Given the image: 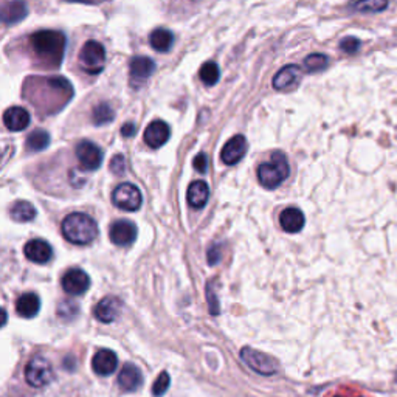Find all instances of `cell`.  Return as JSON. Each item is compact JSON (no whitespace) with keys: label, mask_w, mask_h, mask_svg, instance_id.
Returning a JSON list of instances; mask_svg holds the SVG:
<instances>
[{"label":"cell","mask_w":397,"mask_h":397,"mask_svg":"<svg viewBox=\"0 0 397 397\" xmlns=\"http://www.w3.org/2000/svg\"><path fill=\"white\" fill-rule=\"evenodd\" d=\"M241 359L244 364L252 369V371L258 374L273 376L278 373L277 360L253 348H244L241 351Z\"/></svg>","instance_id":"obj_7"},{"label":"cell","mask_w":397,"mask_h":397,"mask_svg":"<svg viewBox=\"0 0 397 397\" xmlns=\"http://www.w3.org/2000/svg\"><path fill=\"white\" fill-rule=\"evenodd\" d=\"M64 292L73 297L84 295L91 287V278L83 269H70L61 279Z\"/></svg>","instance_id":"obj_11"},{"label":"cell","mask_w":397,"mask_h":397,"mask_svg":"<svg viewBox=\"0 0 397 397\" xmlns=\"http://www.w3.org/2000/svg\"><path fill=\"white\" fill-rule=\"evenodd\" d=\"M219 259H220L219 245L210 247V250H208V264H210V266H215V264L219 262Z\"/></svg>","instance_id":"obj_37"},{"label":"cell","mask_w":397,"mask_h":397,"mask_svg":"<svg viewBox=\"0 0 397 397\" xmlns=\"http://www.w3.org/2000/svg\"><path fill=\"white\" fill-rule=\"evenodd\" d=\"M63 236L68 242L76 245H87L96 239L98 236V225L95 220L84 213L68 215L63 220Z\"/></svg>","instance_id":"obj_3"},{"label":"cell","mask_w":397,"mask_h":397,"mask_svg":"<svg viewBox=\"0 0 397 397\" xmlns=\"http://www.w3.org/2000/svg\"><path fill=\"white\" fill-rule=\"evenodd\" d=\"M187 199H188V204L192 208L196 210L204 208L210 199V187L204 180L192 182L188 188Z\"/></svg>","instance_id":"obj_22"},{"label":"cell","mask_w":397,"mask_h":397,"mask_svg":"<svg viewBox=\"0 0 397 397\" xmlns=\"http://www.w3.org/2000/svg\"><path fill=\"white\" fill-rule=\"evenodd\" d=\"M118 385L126 393L137 391L143 385V376H141L140 369L134 364H126L118 374Z\"/></svg>","instance_id":"obj_19"},{"label":"cell","mask_w":397,"mask_h":397,"mask_svg":"<svg viewBox=\"0 0 397 397\" xmlns=\"http://www.w3.org/2000/svg\"><path fill=\"white\" fill-rule=\"evenodd\" d=\"M10 215L16 222H31L36 217V208H34L30 202L19 200L13 205Z\"/></svg>","instance_id":"obj_26"},{"label":"cell","mask_w":397,"mask_h":397,"mask_svg":"<svg viewBox=\"0 0 397 397\" xmlns=\"http://www.w3.org/2000/svg\"><path fill=\"white\" fill-rule=\"evenodd\" d=\"M170 383H171V377L167 373H162L160 376L157 377V381L154 382V386H153V394L155 397H162L166 391H167V388H170Z\"/></svg>","instance_id":"obj_33"},{"label":"cell","mask_w":397,"mask_h":397,"mask_svg":"<svg viewBox=\"0 0 397 397\" xmlns=\"http://www.w3.org/2000/svg\"><path fill=\"white\" fill-rule=\"evenodd\" d=\"M199 76L202 79V83H204L205 86H215V84H217L219 78H220L219 66L216 63H213V61H210V63H205L204 66L200 67Z\"/></svg>","instance_id":"obj_29"},{"label":"cell","mask_w":397,"mask_h":397,"mask_svg":"<svg viewBox=\"0 0 397 397\" xmlns=\"http://www.w3.org/2000/svg\"><path fill=\"white\" fill-rule=\"evenodd\" d=\"M388 0H359L352 8L360 13H378L386 10Z\"/></svg>","instance_id":"obj_30"},{"label":"cell","mask_w":397,"mask_h":397,"mask_svg":"<svg viewBox=\"0 0 397 397\" xmlns=\"http://www.w3.org/2000/svg\"><path fill=\"white\" fill-rule=\"evenodd\" d=\"M279 224L281 228L287 233H298L303 230V227L306 224V219L301 210L298 208H286L279 215Z\"/></svg>","instance_id":"obj_20"},{"label":"cell","mask_w":397,"mask_h":397,"mask_svg":"<svg viewBox=\"0 0 397 397\" xmlns=\"http://www.w3.org/2000/svg\"><path fill=\"white\" fill-rule=\"evenodd\" d=\"M154 70H155V63L151 58H146V56L134 58L130 61V66H129L130 86L134 87V89L145 86L148 79L154 73Z\"/></svg>","instance_id":"obj_10"},{"label":"cell","mask_w":397,"mask_h":397,"mask_svg":"<svg viewBox=\"0 0 397 397\" xmlns=\"http://www.w3.org/2000/svg\"><path fill=\"white\" fill-rule=\"evenodd\" d=\"M121 314V301L115 297H105L95 306V316L101 323H113Z\"/></svg>","instance_id":"obj_17"},{"label":"cell","mask_w":397,"mask_h":397,"mask_svg":"<svg viewBox=\"0 0 397 397\" xmlns=\"http://www.w3.org/2000/svg\"><path fill=\"white\" fill-rule=\"evenodd\" d=\"M24 98L46 115L56 113L73 98V87L63 76H30L25 79Z\"/></svg>","instance_id":"obj_1"},{"label":"cell","mask_w":397,"mask_h":397,"mask_svg":"<svg viewBox=\"0 0 397 397\" xmlns=\"http://www.w3.org/2000/svg\"><path fill=\"white\" fill-rule=\"evenodd\" d=\"M24 254L26 259L34 264H47L53 257V250L47 241L31 239L25 244Z\"/></svg>","instance_id":"obj_16"},{"label":"cell","mask_w":397,"mask_h":397,"mask_svg":"<svg viewBox=\"0 0 397 397\" xmlns=\"http://www.w3.org/2000/svg\"><path fill=\"white\" fill-rule=\"evenodd\" d=\"M334 397H345V396H334Z\"/></svg>","instance_id":"obj_40"},{"label":"cell","mask_w":397,"mask_h":397,"mask_svg":"<svg viewBox=\"0 0 397 397\" xmlns=\"http://www.w3.org/2000/svg\"><path fill=\"white\" fill-rule=\"evenodd\" d=\"M170 137H171L170 126H167L165 121H160V120L153 121L151 125L146 128L145 135H143L145 143L153 149L162 148L166 141L170 140Z\"/></svg>","instance_id":"obj_14"},{"label":"cell","mask_w":397,"mask_h":397,"mask_svg":"<svg viewBox=\"0 0 397 397\" xmlns=\"http://www.w3.org/2000/svg\"><path fill=\"white\" fill-rule=\"evenodd\" d=\"M33 55L38 64L46 68H58L63 64L67 39L66 34L56 30H41L29 38Z\"/></svg>","instance_id":"obj_2"},{"label":"cell","mask_w":397,"mask_h":397,"mask_svg":"<svg viewBox=\"0 0 397 397\" xmlns=\"http://www.w3.org/2000/svg\"><path fill=\"white\" fill-rule=\"evenodd\" d=\"M4 125L8 130L21 132L30 125V113L21 105H13L4 113Z\"/></svg>","instance_id":"obj_18"},{"label":"cell","mask_w":397,"mask_h":397,"mask_svg":"<svg viewBox=\"0 0 397 397\" xmlns=\"http://www.w3.org/2000/svg\"><path fill=\"white\" fill-rule=\"evenodd\" d=\"M329 64V59L326 55H321V53H314V55H309L304 59V68L307 72L315 73V72H321Z\"/></svg>","instance_id":"obj_31"},{"label":"cell","mask_w":397,"mask_h":397,"mask_svg":"<svg viewBox=\"0 0 397 397\" xmlns=\"http://www.w3.org/2000/svg\"><path fill=\"white\" fill-rule=\"evenodd\" d=\"M110 171L115 175H123L126 172V158L125 155L117 154L110 162Z\"/></svg>","instance_id":"obj_35"},{"label":"cell","mask_w":397,"mask_h":397,"mask_svg":"<svg viewBox=\"0 0 397 397\" xmlns=\"http://www.w3.org/2000/svg\"><path fill=\"white\" fill-rule=\"evenodd\" d=\"M134 132H135V126L132 125V123H129V125H125L121 128L123 137H132V135H134Z\"/></svg>","instance_id":"obj_38"},{"label":"cell","mask_w":397,"mask_h":397,"mask_svg":"<svg viewBox=\"0 0 397 397\" xmlns=\"http://www.w3.org/2000/svg\"><path fill=\"white\" fill-rule=\"evenodd\" d=\"M78 63L84 72L89 75H98L105 66V50L98 41H87L79 51Z\"/></svg>","instance_id":"obj_5"},{"label":"cell","mask_w":397,"mask_h":397,"mask_svg":"<svg viewBox=\"0 0 397 397\" xmlns=\"http://www.w3.org/2000/svg\"><path fill=\"white\" fill-rule=\"evenodd\" d=\"M48 143H50V135H48V132L43 129H38V130L31 132L29 138H26V148H29L33 153L43 151V149L48 146Z\"/></svg>","instance_id":"obj_28"},{"label":"cell","mask_w":397,"mask_h":397,"mask_svg":"<svg viewBox=\"0 0 397 397\" xmlns=\"http://www.w3.org/2000/svg\"><path fill=\"white\" fill-rule=\"evenodd\" d=\"M290 174L287 157L277 151L272 154L270 162L258 167V180L266 190H277Z\"/></svg>","instance_id":"obj_4"},{"label":"cell","mask_w":397,"mask_h":397,"mask_svg":"<svg viewBox=\"0 0 397 397\" xmlns=\"http://www.w3.org/2000/svg\"><path fill=\"white\" fill-rule=\"evenodd\" d=\"M117 366H118V357H117L115 352L110 351V349H100L93 356L92 368L98 376L108 377V376L115 373Z\"/></svg>","instance_id":"obj_15"},{"label":"cell","mask_w":397,"mask_h":397,"mask_svg":"<svg viewBox=\"0 0 397 397\" xmlns=\"http://www.w3.org/2000/svg\"><path fill=\"white\" fill-rule=\"evenodd\" d=\"M112 200L120 210L137 211L141 207L143 197H141V192L135 185L121 183L115 190H113Z\"/></svg>","instance_id":"obj_8"},{"label":"cell","mask_w":397,"mask_h":397,"mask_svg":"<svg viewBox=\"0 0 397 397\" xmlns=\"http://www.w3.org/2000/svg\"><path fill=\"white\" fill-rule=\"evenodd\" d=\"M67 2H78V4H87V5H100L108 0H67Z\"/></svg>","instance_id":"obj_39"},{"label":"cell","mask_w":397,"mask_h":397,"mask_svg":"<svg viewBox=\"0 0 397 397\" xmlns=\"http://www.w3.org/2000/svg\"><path fill=\"white\" fill-rule=\"evenodd\" d=\"M299 76H301V72H299V67L298 66H286L282 67L279 72L273 78V87H275L277 91H286L290 89V87L295 86L299 81Z\"/></svg>","instance_id":"obj_21"},{"label":"cell","mask_w":397,"mask_h":397,"mask_svg":"<svg viewBox=\"0 0 397 397\" xmlns=\"http://www.w3.org/2000/svg\"><path fill=\"white\" fill-rule=\"evenodd\" d=\"M247 140L244 135H234L224 145L222 151H220V158L225 165H236L241 162L245 153H247Z\"/></svg>","instance_id":"obj_13"},{"label":"cell","mask_w":397,"mask_h":397,"mask_svg":"<svg viewBox=\"0 0 397 397\" xmlns=\"http://www.w3.org/2000/svg\"><path fill=\"white\" fill-rule=\"evenodd\" d=\"M340 48L345 53H348V55H354V53H357L360 48V41L354 36H348L345 39H341Z\"/></svg>","instance_id":"obj_34"},{"label":"cell","mask_w":397,"mask_h":397,"mask_svg":"<svg viewBox=\"0 0 397 397\" xmlns=\"http://www.w3.org/2000/svg\"><path fill=\"white\" fill-rule=\"evenodd\" d=\"M192 166H194V170L199 171V172H207V167H208V158H207V155L204 153L199 154L196 158H194Z\"/></svg>","instance_id":"obj_36"},{"label":"cell","mask_w":397,"mask_h":397,"mask_svg":"<svg viewBox=\"0 0 397 397\" xmlns=\"http://www.w3.org/2000/svg\"><path fill=\"white\" fill-rule=\"evenodd\" d=\"M75 154L79 166H81L84 171L98 170L103 163V151L95 143H92V141L84 140L81 143H78Z\"/></svg>","instance_id":"obj_9"},{"label":"cell","mask_w":397,"mask_h":397,"mask_svg":"<svg viewBox=\"0 0 397 397\" xmlns=\"http://www.w3.org/2000/svg\"><path fill=\"white\" fill-rule=\"evenodd\" d=\"M26 14H29V8H26V4L24 0H11V2H8L4 6V11H2L4 22L6 24L19 22Z\"/></svg>","instance_id":"obj_24"},{"label":"cell","mask_w":397,"mask_h":397,"mask_svg":"<svg viewBox=\"0 0 397 397\" xmlns=\"http://www.w3.org/2000/svg\"><path fill=\"white\" fill-rule=\"evenodd\" d=\"M115 117V112H113L112 105L109 103H100L98 105H95L92 110V121L96 126L108 125Z\"/></svg>","instance_id":"obj_27"},{"label":"cell","mask_w":397,"mask_h":397,"mask_svg":"<svg viewBox=\"0 0 397 397\" xmlns=\"http://www.w3.org/2000/svg\"><path fill=\"white\" fill-rule=\"evenodd\" d=\"M149 42H151V47L155 51L166 53V51H170L172 47L174 34L166 29H157L151 33V36H149Z\"/></svg>","instance_id":"obj_25"},{"label":"cell","mask_w":397,"mask_h":397,"mask_svg":"<svg viewBox=\"0 0 397 397\" xmlns=\"http://www.w3.org/2000/svg\"><path fill=\"white\" fill-rule=\"evenodd\" d=\"M53 377H55L53 366L50 360L43 356L33 357L25 368V381L33 388H42L48 385L53 381Z\"/></svg>","instance_id":"obj_6"},{"label":"cell","mask_w":397,"mask_h":397,"mask_svg":"<svg viewBox=\"0 0 397 397\" xmlns=\"http://www.w3.org/2000/svg\"><path fill=\"white\" fill-rule=\"evenodd\" d=\"M39 309H41V298L33 294H24L19 297L16 303V311L24 319H34L39 314Z\"/></svg>","instance_id":"obj_23"},{"label":"cell","mask_w":397,"mask_h":397,"mask_svg":"<svg viewBox=\"0 0 397 397\" xmlns=\"http://www.w3.org/2000/svg\"><path fill=\"white\" fill-rule=\"evenodd\" d=\"M110 241L118 247H128L137 239V227L130 220H117L110 227Z\"/></svg>","instance_id":"obj_12"},{"label":"cell","mask_w":397,"mask_h":397,"mask_svg":"<svg viewBox=\"0 0 397 397\" xmlns=\"http://www.w3.org/2000/svg\"><path fill=\"white\" fill-rule=\"evenodd\" d=\"M79 314V304L75 299H64L63 303L58 304V316L66 321L75 320Z\"/></svg>","instance_id":"obj_32"}]
</instances>
